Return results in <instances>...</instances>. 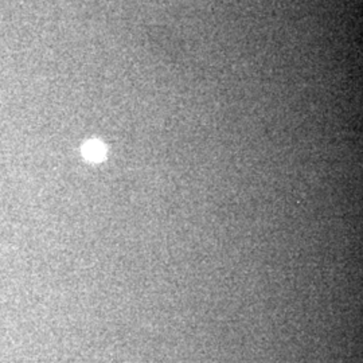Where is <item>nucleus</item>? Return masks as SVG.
Returning <instances> with one entry per match:
<instances>
[{
    "mask_svg": "<svg viewBox=\"0 0 363 363\" xmlns=\"http://www.w3.org/2000/svg\"><path fill=\"white\" fill-rule=\"evenodd\" d=\"M106 154L104 144L99 140H91L88 143L84 144L82 147V155L85 156V159L91 160V162H100L103 160Z\"/></svg>",
    "mask_w": 363,
    "mask_h": 363,
    "instance_id": "1",
    "label": "nucleus"
}]
</instances>
